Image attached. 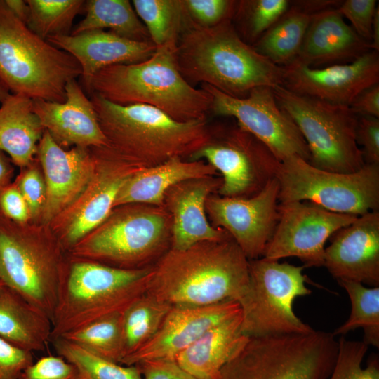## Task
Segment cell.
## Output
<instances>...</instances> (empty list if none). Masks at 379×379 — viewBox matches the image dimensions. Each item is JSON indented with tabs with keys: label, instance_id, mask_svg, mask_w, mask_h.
Segmentation results:
<instances>
[{
	"label": "cell",
	"instance_id": "obj_13",
	"mask_svg": "<svg viewBox=\"0 0 379 379\" xmlns=\"http://www.w3.org/2000/svg\"><path fill=\"white\" fill-rule=\"evenodd\" d=\"M62 274L55 249L30 240L0 219V279L51 321Z\"/></svg>",
	"mask_w": 379,
	"mask_h": 379
},
{
	"label": "cell",
	"instance_id": "obj_22",
	"mask_svg": "<svg viewBox=\"0 0 379 379\" xmlns=\"http://www.w3.org/2000/svg\"><path fill=\"white\" fill-rule=\"evenodd\" d=\"M222 183V178L207 176L180 182L166 192L164 206L172 220L171 248L184 250L199 242L230 236L211 225L205 208L207 198L218 192Z\"/></svg>",
	"mask_w": 379,
	"mask_h": 379
},
{
	"label": "cell",
	"instance_id": "obj_4",
	"mask_svg": "<svg viewBox=\"0 0 379 379\" xmlns=\"http://www.w3.org/2000/svg\"><path fill=\"white\" fill-rule=\"evenodd\" d=\"M176 45L157 47L151 57L140 62L101 69L92 78L86 92L121 105L152 106L178 121L206 119L211 97L202 88L193 87L181 74L175 60Z\"/></svg>",
	"mask_w": 379,
	"mask_h": 379
},
{
	"label": "cell",
	"instance_id": "obj_3",
	"mask_svg": "<svg viewBox=\"0 0 379 379\" xmlns=\"http://www.w3.org/2000/svg\"><path fill=\"white\" fill-rule=\"evenodd\" d=\"M107 147L129 164L148 168L187 158L208 144L213 131L206 120L178 121L160 109L140 104L121 105L92 93Z\"/></svg>",
	"mask_w": 379,
	"mask_h": 379
},
{
	"label": "cell",
	"instance_id": "obj_41",
	"mask_svg": "<svg viewBox=\"0 0 379 379\" xmlns=\"http://www.w3.org/2000/svg\"><path fill=\"white\" fill-rule=\"evenodd\" d=\"M378 8L375 0H345L342 1L337 10L350 21L354 31L371 44L373 22Z\"/></svg>",
	"mask_w": 379,
	"mask_h": 379
},
{
	"label": "cell",
	"instance_id": "obj_46",
	"mask_svg": "<svg viewBox=\"0 0 379 379\" xmlns=\"http://www.w3.org/2000/svg\"><path fill=\"white\" fill-rule=\"evenodd\" d=\"M0 213L16 223H24L30 218L27 203L16 185L0 188Z\"/></svg>",
	"mask_w": 379,
	"mask_h": 379
},
{
	"label": "cell",
	"instance_id": "obj_19",
	"mask_svg": "<svg viewBox=\"0 0 379 379\" xmlns=\"http://www.w3.org/2000/svg\"><path fill=\"white\" fill-rule=\"evenodd\" d=\"M330 239L324 266L333 277L379 286V211L358 216Z\"/></svg>",
	"mask_w": 379,
	"mask_h": 379
},
{
	"label": "cell",
	"instance_id": "obj_30",
	"mask_svg": "<svg viewBox=\"0 0 379 379\" xmlns=\"http://www.w3.org/2000/svg\"><path fill=\"white\" fill-rule=\"evenodd\" d=\"M84 11L85 17L70 34L109 29V32L130 40L151 41L145 25L128 0L86 1Z\"/></svg>",
	"mask_w": 379,
	"mask_h": 379
},
{
	"label": "cell",
	"instance_id": "obj_17",
	"mask_svg": "<svg viewBox=\"0 0 379 379\" xmlns=\"http://www.w3.org/2000/svg\"><path fill=\"white\" fill-rule=\"evenodd\" d=\"M283 86L288 91L325 102L350 105L364 90L379 83L378 52L321 68L296 61L283 67Z\"/></svg>",
	"mask_w": 379,
	"mask_h": 379
},
{
	"label": "cell",
	"instance_id": "obj_21",
	"mask_svg": "<svg viewBox=\"0 0 379 379\" xmlns=\"http://www.w3.org/2000/svg\"><path fill=\"white\" fill-rule=\"evenodd\" d=\"M96 168L88 187L77 200L65 230L64 241L72 248L109 216L121 188L140 167L132 165L107 147H97Z\"/></svg>",
	"mask_w": 379,
	"mask_h": 379
},
{
	"label": "cell",
	"instance_id": "obj_6",
	"mask_svg": "<svg viewBox=\"0 0 379 379\" xmlns=\"http://www.w3.org/2000/svg\"><path fill=\"white\" fill-rule=\"evenodd\" d=\"M78 61L34 33L0 0V83L13 93L62 103Z\"/></svg>",
	"mask_w": 379,
	"mask_h": 379
},
{
	"label": "cell",
	"instance_id": "obj_47",
	"mask_svg": "<svg viewBox=\"0 0 379 379\" xmlns=\"http://www.w3.org/2000/svg\"><path fill=\"white\" fill-rule=\"evenodd\" d=\"M142 379H197L183 368L175 360L153 359L136 365Z\"/></svg>",
	"mask_w": 379,
	"mask_h": 379
},
{
	"label": "cell",
	"instance_id": "obj_1",
	"mask_svg": "<svg viewBox=\"0 0 379 379\" xmlns=\"http://www.w3.org/2000/svg\"><path fill=\"white\" fill-rule=\"evenodd\" d=\"M249 287V260L231 237L170 248L152 266L147 293L175 306L239 303Z\"/></svg>",
	"mask_w": 379,
	"mask_h": 379
},
{
	"label": "cell",
	"instance_id": "obj_53",
	"mask_svg": "<svg viewBox=\"0 0 379 379\" xmlns=\"http://www.w3.org/2000/svg\"><path fill=\"white\" fill-rule=\"evenodd\" d=\"M9 94V91L0 83V102L1 103Z\"/></svg>",
	"mask_w": 379,
	"mask_h": 379
},
{
	"label": "cell",
	"instance_id": "obj_49",
	"mask_svg": "<svg viewBox=\"0 0 379 379\" xmlns=\"http://www.w3.org/2000/svg\"><path fill=\"white\" fill-rule=\"evenodd\" d=\"M290 3L310 15H314L328 9L338 8L342 1H293Z\"/></svg>",
	"mask_w": 379,
	"mask_h": 379
},
{
	"label": "cell",
	"instance_id": "obj_8",
	"mask_svg": "<svg viewBox=\"0 0 379 379\" xmlns=\"http://www.w3.org/2000/svg\"><path fill=\"white\" fill-rule=\"evenodd\" d=\"M133 205L109 214L73 255L127 270L154 265L171 248V216L164 206Z\"/></svg>",
	"mask_w": 379,
	"mask_h": 379
},
{
	"label": "cell",
	"instance_id": "obj_20",
	"mask_svg": "<svg viewBox=\"0 0 379 379\" xmlns=\"http://www.w3.org/2000/svg\"><path fill=\"white\" fill-rule=\"evenodd\" d=\"M37 154L46 185L43 218L48 222L84 193L94 176L96 162L86 148L65 150L46 131Z\"/></svg>",
	"mask_w": 379,
	"mask_h": 379
},
{
	"label": "cell",
	"instance_id": "obj_9",
	"mask_svg": "<svg viewBox=\"0 0 379 379\" xmlns=\"http://www.w3.org/2000/svg\"><path fill=\"white\" fill-rule=\"evenodd\" d=\"M273 91L278 105L305 139L312 166L329 172L351 173L365 165L356 140L359 117L350 106L298 95L282 86Z\"/></svg>",
	"mask_w": 379,
	"mask_h": 379
},
{
	"label": "cell",
	"instance_id": "obj_45",
	"mask_svg": "<svg viewBox=\"0 0 379 379\" xmlns=\"http://www.w3.org/2000/svg\"><path fill=\"white\" fill-rule=\"evenodd\" d=\"M356 140L362 151L365 163L379 164V119L359 117Z\"/></svg>",
	"mask_w": 379,
	"mask_h": 379
},
{
	"label": "cell",
	"instance_id": "obj_37",
	"mask_svg": "<svg viewBox=\"0 0 379 379\" xmlns=\"http://www.w3.org/2000/svg\"><path fill=\"white\" fill-rule=\"evenodd\" d=\"M289 7L288 0L237 1L232 22L239 36L253 46Z\"/></svg>",
	"mask_w": 379,
	"mask_h": 379
},
{
	"label": "cell",
	"instance_id": "obj_11",
	"mask_svg": "<svg viewBox=\"0 0 379 379\" xmlns=\"http://www.w3.org/2000/svg\"><path fill=\"white\" fill-rule=\"evenodd\" d=\"M279 202L309 201L332 212L360 216L379 209V164L351 173L329 172L294 156L280 163Z\"/></svg>",
	"mask_w": 379,
	"mask_h": 379
},
{
	"label": "cell",
	"instance_id": "obj_18",
	"mask_svg": "<svg viewBox=\"0 0 379 379\" xmlns=\"http://www.w3.org/2000/svg\"><path fill=\"white\" fill-rule=\"evenodd\" d=\"M236 300L206 306L171 307L159 329L145 345L125 357L121 364L134 366L153 359L175 360L176 356L207 331L241 311Z\"/></svg>",
	"mask_w": 379,
	"mask_h": 379
},
{
	"label": "cell",
	"instance_id": "obj_42",
	"mask_svg": "<svg viewBox=\"0 0 379 379\" xmlns=\"http://www.w3.org/2000/svg\"><path fill=\"white\" fill-rule=\"evenodd\" d=\"M19 379H82L78 369L60 355L46 356L27 367Z\"/></svg>",
	"mask_w": 379,
	"mask_h": 379
},
{
	"label": "cell",
	"instance_id": "obj_35",
	"mask_svg": "<svg viewBox=\"0 0 379 379\" xmlns=\"http://www.w3.org/2000/svg\"><path fill=\"white\" fill-rule=\"evenodd\" d=\"M346 291L351 301L352 310L348 319L334 331V335H345L361 327L364 342L379 347V286L366 287L350 280H338Z\"/></svg>",
	"mask_w": 379,
	"mask_h": 379
},
{
	"label": "cell",
	"instance_id": "obj_31",
	"mask_svg": "<svg viewBox=\"0 0 379 379\" xmlns=\"http://www.w3.org/2000/svg\"><path fill=\"white\" fill-rule=\"evenodd\" d=\"M312 15L290 3L288 11L252 46L277 65L290 64L299 53Z\"/></svg>",
	"mask_w": 379,
	"mask_h": 379
},
{
	"label": "cell",
	"instance_id": "obj_29",
	"mask_svg": "<svg viewBox=\"0 0 379 379\" xmlns=\"http://www.w3.org/2000/svg\"><path fill=\"white\" fill-rule=\"evenodd\" d=\"M1 104L0 150L15 165L27 166L38 153L45 129L33 111L30 98L10 93Z\"/></svg>",
	"mask_w": 379,
	"mask_h": 379
},
{
	"label": "cell",
	"instance_id": "obj_54",
	"mask_svg": "<svg viewBox=\"0 0 379 379\" xmlns=\"http://www.w3.org/2000/svg\"><path fill=\"white\" fill-rule=\"evenodd\" d=\"M0 280H1V279H0Z\"/></svg>",
	"mask_w": 379,
	"mask_h": 379
},
{
	"label": "cell",
	"instance_id": "obj_5",
	"mask_svg": "<svg viewBox=\"0 0 379 379\" xmlns=\"http://www.w3.org/2000/svg\"><path fill=\"white\" fill-rule=\"evenodd\" d=\"M62 271L51 341L105 317L122 313L147 291L152 266L127 270L79 258Z\"/></svg>",
	"mask_w": 379,
	"mask_h": 379
},
{
	"label": "cell",
	"instance_id": "obj_26",
	"mask_svg": "<svg viewBox=\"0 0 379 379\" xmlns=\"http://www.w3.org/2000/svg\"><path fill=\"white\" fill-rule=\"evenodd\" d=\"M216 170L203 160L175 157L159 165L140 168L126 181L114 207L133 204L164 206L166 192L173 185L191 179L216 175Z\"/></svg>",
	"mask_w": 379,
	"mask_h": 379
},
{
	"label": "cell",
	"instance_id": "obj_43",
	"mask_svg": "<svg viewBox=\"0 0 379 379\" xmlns=\"http://www.w3.org/2000/svg\"><path fill=\"white\" fill-rule=\"evenodd\" d=\"M33 363L32 352L0 337V379H19L22 372Z\"/></svg>",
	"mask_w": 379,
	"mask_h": 379
},
{
	"label": "cell",
	"instance_id": "obj_36",
	"mask_svg": "<svg viewBox=\"0 0 379 379\" xmlns=\"http://www.w3.org/2000/svg\"><path fill=\"white\" fill-rule=\"evenodd\" d=\"M27 26L44 40L68 35L75 17L84 11L83 0H27Z\"/></svg>",
	"mask_w": 379,
	"mask_h": 379
},
{
	"label": "cell",
	"instance_id": "obj_10",
	"mask_svg": "<svg viewBox=\"0 0 379 379\" xmlns=\"http://www.w3.org/2000/svg\"><path fill=\"white\" fill-rule=\"evenodd\" d=\"M304 266L264 257L249 260V287L240 301L247 337L303 334L314 329L293 312L294 300L311 293Z\"/></svg>",
	"mask_w": 379,
	"mask_h": 379
},
{
	"label": "cell",
	"instance_id": "obj_2",
	"mask_svg": "<svg viewBox=\"0 0 379 379\" xmlns=\"http://www.w3.org/2000/svg\"><path fill=\"white\" fill-rule=\"evenodd\" d=\"M175 56L187 81L201 82L234 98H244L260 86H283V67L246 43L231 19L212 27H198L187 21Z\"/></svg>",
	"mask_w": 379,
	"mask_h": 379
},
{
	"label": "cell",
	"instance_id": "obj_38",
	"mask_svg": "<svg viewBox=\"0 0 379 379\" xmlns=\"http://www.w3.org/2000/svg\"><path fill=\"white\" fill-rule=\"evenodd\" d=\"M58 355L78 369L82 379H142L136 366L112 362L82 349L62 338L51 341Z\"/></svg>",
	"mask_w": 379,
	"mask_h": 379
},
{
	"label": "cell",
	"instance_id": "obj_16",
	"mask_svg": "<svg viewBox=\"0 0 379 379\" xmlns=\"http://www.w3.org/2000/svg\"><path fill=\"white\" fill-rule=\"evenodd\" d=\"M279 185L276 178L248 198L211 194L206 201L213 226L225 230L248 260L263 257L279 218Z\"/></svg>",
	"mask_w": 379,
	"mask_h": 379
},
{
	"label": "cell",
	"instance_id": "obj_50",
	"mask_svg": "<svg viewBox=\"0 0 379 379\" xmlns=\"http://www.w3.org/2000/svg\"><path fill=\"white\" fill-rule=\"evenodd\" d=\"M10 11L22 22L27 23L29 15V6L26 1L4 0Z\"/></svg>",
	"mask_w": 379,
	"mask_h": 379
},
{
	"label": "cell",
	"instance_id": "obj_48",
	"mask_svg": "<svg viewBox=\"0 0 379 379\" xmlns=\"http://www.w3.org/2000/svg\"><path fill=\"white\" fill-rule=\"evenodd\" d=\"M358 117H379V83L361 93L349 105Z\"/></svg>",
	"mask_w": 379,
	"mask_h": 379
},
{
	"label": "cell",
	"instance_id": "obj_12",
	"mask_svg": "<svg viewBox=\"0 0 379 379\" xmlns=\"http://www.w3.org/2000/svg\"><path fill=\"white\" fill-rule=\"evenodd\" d=\"M188 160H203L222 175V197H251L277 177L280 161L260 140L236 122L213 129L211 140Z\"/></svg>",
	"mask_w": 379,
	"mask_h": 379
},
{
	"label": "cell",
	"instance_id": "obj_23",
	"mask_svg": "<svg viewBox=\"0 0 379 379\" xmlns=\"http://www.w3.org/2000/svg\"><path fill=\"white\" fill-rule=\"evenodd\" d=\"M65 93L62 103L32 100L33 111L45 131L60 146L107 147L95 107L76 79L67 83Z\"/></svg>",
	"mask_w": 379,
	"mask_h": 379
},
{
	"label": "cell",
	"instance_id": "obj_14",
	"mask_svg": "<svg viewBox=\"0 0 379 379\" xmlns=\"http://www.w3.org/2000/svg\"><path fill=\"white\" fill-rule=\"evenodd\" d=\"M202 88L211 97V112L234 119L243 129L263 142L281 162L297 156L310 161L307 143L291 117L279 107L273 88L260 86L238 98L207 84Z\"/></svg>",
	"mask_w": 379,
	"mask_h": 379
},
{
	"label": "cell",
	"instance_id": "obj_27",
	"mask_svg": "<svg viewBox=\"0 0 379 379\" xmlns=\"http://www.w3.org/2000/svg\"><path fill=\"white\" fill-rule=\"evenodd\" d=\"M242 312L215 325L179 353L175 361L197 379H219L222 368L247 342L241 331Z\"/></svg>",
	"mask_w": 379,
	"mask_h": 379
},
{
	"label": "cell",
	"instance_id": "obj_32",
	"mask_svg": "<svg viewBox=\"0 0 379 379\" xmlns=\"http://www.w3.org/2000/svg\"><path fill=\"white\" fill-rule=\"evenodd\" d=\"M171 307L146 292L122 312L124 359L152 339Z\"/></svg>",
	"mask_w": 379,
	"mask_h": 379
},
{
	"label": "cell",
	"instance_id": "obj_40",
	"mask_svg": "<svg viewBox=\"0 0 379 379\" xmlns=\"http://www.w3.org/2000/svg\"><path fill=\"white\" fill-rule=\"evenodd\" d=\"M187 20L201 27H212L232 19L237 1L182 0Z\"/></svg>",
	"mask_w": 379,
	"mask_h": 379
},
{
	"label": "cell",
	"instance_id": "obj_39",
	"mask_svg": "<svg viewBox=\"0 0 379 379\" xmlns=\"http://www.w3.org/2000/svg\"><path fill=\"white\" fill-rule=\"evenodd\" d=\"M368 345L364 341L351 340L344 336L338 340L336 361L329 379H379V359L374 355L366 368L362 361Z\"/></svg>",
	"mask_w": 379,
	"mask_h": 379
},
{
	"label": "cell",
	"instance_id": "obj_15",
	"mask_svg": "<svg viewBox=\"0 0 379 379\" xmlns=\"http://www.w3.org/2000/svg\"><path fill=\"white\" fill-rule=\"evenodd\" d=\"M279 218L263 257H295L305 267H322L326 241L358 216L338 213L309 201L279 203Z\"/></svg>",
	"mask_w": 379,
	"mask_h": 379
},
{
	"label": "cell",
	"instance_id": "obj_44",
	"mask_svg": "<svg viewBox=\"0 0 379 379\" xmlns=\"http://www.w3.org/2000/svg\"><path fill=\"white\" fill-rule=\"evenodd\" d=\"M15 185L27 203L30 217L39 215L46 201L45 181L39 171L35 168L26 170Z\"/></svg>",
	"mask_w": 379,
	"mask_h": 379
},
{
	"label": "cell",
	"instance_id": "obj_33",
	"mask_svg": "<svg viewBox=\"0 0 379 379\" xmlns=\"http://www.w3.org/2000/svg\"><path fill=\"white\" fill-rule=\"evenodd\" d=\"M121 314L105 317L59 338L100 358L121 364L124 357Z\"/></svg>",
	"mask_w": 379,
	"mask_h": 379
},
{
	"label": "cell",
	"instance_id": "obj_7",
	"mask_svg": "<svg viewBox=\"0 0 379 379\" xmlns=\"http://www.w3.org/2000/svg\"><path fill=\"white\" fill-rule=\"evenodd\" d=\"M338 351L333 333L248 337L219 379H328Z\"/></svg>",
	"mask_w": 379,
	"mask_h": 379
},
{
	"label": "cell",
	"instance_id": "obj_51",
	"mask_svg": "<svg viewBox=\"0 0 379 379\" xmlns=\"http://www.w3.org/2000/svg\"><path fill=\"white\" fill-rule=\"evenodd\" d=\"M12 171L9 159L0 150V188L8 184Z\"/></svg>",
	"mask_w": 379,
	"mask_h": 379
},
{
	"label": "cell",
	"instance_id": "obj_25",
	"mask_svg": "<svg viewBox=\"0 0 379 379\" xmlns=\"http://www.w3.org/2000/svg\"><path fill=\"white\" fill-rule=\"evenodd\" d=\"M371 51L337 8L312 15L300 49L293 61L317 68L350 62Z\"/></svg>",
	"mask_w": 379,
	"mask_h": 379
},
{
	"label": "cell",
	"instance_id": "obj_34",
	"mask_svg": "<svg viewBox=\"0 0 379 379\" xmlns=\"http://www.w3.org/2000/svg\"><path fill=\"white\" fill-rule=\"evenodd\" d=\"M132 2L156 47L177 44L187 23L182 0H133Z\"/></svg>",
	"mask_w": 379,
	"mask_h": 379
},
{
	"label": "cell",
	"instance_id": "obj_52",
	"mask_svg": "<svg viewBox=\"0 0 379 379\" xmlns=\"http://www.w3.org/2000/svg\"><path fill=\"white\" fill-rule=\"evenodd\" d=\"M371 50L379 51V9L378 8L373 18L371 41Z\"/></svg>",
	"mask_w": 379,
	"mask_h": 379
},
{
	"label": "cell",
	"instance_id": "obj_24",
	"mask_svg": "<svg viewBox=\"0 0 379 379\" xmlns=\"http://www.w3.org/2000/svg\"><path fill=\"white\" fill-rule=\"evenodd\" d=\"M47 41L78 61L86 91L92 78L101 69L114 65L144 61L157 49L151 41H135L102 29L51 36Z\"/></svg>",
	"mask_w": 379,
	"mask_h": 379
},
{
	"label": "cell",
	"instance_id": "obj_28",
	"mask_svg": "<svg viewBox=\"0 0 379 379\" xmlns=\"http://www.w3.org/2000/svg\"><path fill=\"white\" fill-rule=\"evenodd\" d=\"M50 318L0 280V337L30 352L51 343Z\"/></svg>",
	"mask_w": 379,
	"mask_h": 379
}]
</instances>
